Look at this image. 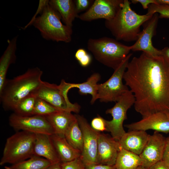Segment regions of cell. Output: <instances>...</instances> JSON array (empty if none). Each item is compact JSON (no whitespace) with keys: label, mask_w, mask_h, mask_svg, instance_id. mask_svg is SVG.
I'll list each match as a JSON object with an SVG mask.
<instances>
[{"label":"cell","mask_w":169,"mask_h":169,"mask_svg":"<svg viewBox=\"0 0 169 169\" xmlns=\"http://www.w3.org/2000/svg\"><path fill=\"white\" fill-rule=\"evenodd\" d=\"M123 79L134 96L135 110L142 117L169 113V65L161 55L143 52L133 57Z\"/></svg>","instance_id":"6da1fadb"},{"label":"cell","mask_w":169,"mask_h":169,"mask_svg":"<svg viewBox=\"0 0 169 169\" xmlns=\"http://www.w3.org/2000/svg\"><path fill=\"white\" fill-rule=\"evenodd\" d=\"M43 72L38 67L29 69L23 74L7 79L1 90L0 99L3 108L13 110L21 100L34 93L43 81Z\"/></svg>","instance_id":"7a4b0ae2"},{"label":"cell","mask_w":169,"mask_h":169,"mask_svg":"<svg viewBox=\"0 0 169 169\" xmlns=\"http://www.w3.org/2000/svg\"><path fill=\"white\" fill-rule=\"evenodd\" d=\"M131 4L129 0H124L114 17L105 21V27L118 41H136L141 26L153 15L138 14L131 9Z\"/></svg>","instance_id":"3957f363"},{"label":"cell","mask_w":169,"mask_h":169,"mask_svg":"<svg viewBox=\"0 0 169 169\" xmlns=\"http://www.w3.org/2000/svg\"><path fill=\"white\" fill-rule=\"evenodd\" d=\"M87 45L88 50L96 60L114 70L119 66L131 50V46L126 45L115 39L107 37L89 38Z\"/></svg>","instance_id":"277c9868"},{"label":"cell","mask_w":169,"mask_h":169,"mask_svg":"<svg viewBox=\"0 0 169 169\" xmlns=\"http://www.w3.org/2000/svg\"><path fill=\"white\" fill-rule=\"evenodd\" d=\"M32 25L40 32L42 38L56 42H70L72 38V27L63 24L58 12L49 3Z\"/></svg>","instance_id":"5b68a950"},{"label":"cell","mask_w":169,"mask_h":169,"mask_svg":"<svg viewBox=\"0 0 169 169\" xmlns=\"http://www.w3.org/2000/svg\"><path fill=\"white\" fill-rule=\"evenodd\" d=\"M36 138L34 133L22 131L7 138L0 165L14 164L33 156Z\"/></svg>","instance_id":"8992f818"},{"label":"cell","mask_w":169,"mask_h":169,"mask_svg":"<svg viewBox=\"0 0 169 169\" xmlns=\"http://www.w3.org/2000/svg\"><path fill=\"white\" fill-rule=\"evenodd\" d=\"M132 55L130 53L119 66L114 70L110 78L105 82L98 84L97 97L101 102L117 101L129 90L122 80L129 60Z\"/></svg>","instance_id":"52a82bcc"},{"label":"cell","mask_w":169,"mask_h":169,"mask_svg":"<svg viewBox=\"0 0 169 169\" xmlns=\"http://www.w3.org/2000/svg\"><path fill=\"white\" fill-rule=\"evenodd\" d=\"M135 101L133 94L129 90L122 96L113 107L106 111V114H110L112 117L111 120H105L107 131L110 132L112 137L117 141L126 133L123 123L127 119L128 110L134 105Z\"/></svg>","instance_id":"ba28073f"},{"label":"cell","mask_w":169,"mask_h":169,"mask_svg":"<svg viewBox=\"0 0 169 169\" xmlns=\"http://www.w3.org/2000/svg\"><path fill=\"white\" fill-rule=\"evenodd\" d=\"M34 94L59 110L76 113L80 111L79 105L71 103L68 97L63 94L59 85L43 81Z\"/></svg>","instance_id":"9c48e42d"},{"label":"cell","mask_w":169,"mask_h":169,"mask_svg":"<svg viewBox=\"0 0 169 169\" xmlns=\"http://www.w3.org/2000/svg\"><path fill=\"white\" fill-rule=\"evenodd\" d=\"M75 115L83 134V148L80 158L85 166L98 164V140L100 133L93 129L84 117L79 115Z\"/></svg>","instance_id":"30bf717a"},{"label":"cell","mask_w":169,"mask_h":169,"mask_svg":"<svg viewBox=\"0 0 169 169\" xmlns=\"http://www.w3.org/2000/svg\"><path fill=\"white\" fill-rule=\"evenodd\" d=\"M9 121L10 125L15 129L35 134L51 135L54 134L51 125L44 116H22L14 113L10 116Z\"/></svg>","instance_id":"8fae6325"},{"label":"cell","mask_w":169,"mask_h":169,"mask_svg":"<svg viewBox=\"0 0 169 169\" xmlns=\"http://www.w3.org/2000/svg\"><path fill=\"white\" fill-rule=\"evenodd\" d=\"M159 18L158 14H154L152 17L143 24V30L138 38L131 47L133 51H142L151 56L161 55V50L155 48L153 45L152 39L155 35Z\"/></svg>","instance_id":"7c38bea8"},{"label":"cell","mask_w":169,"mask_h":169,"mask_svg":"<svg viewBox=\"0 0 169 169\" xmlns=\"http://www.w3.org/2000/svg\"><path fill=\"white\" fill-rule=\"evenodd\" d=\"M124 0H95L90 8L79 15L80 20L90 22L99 19L109 20L113 18Z\"/></svg>","instance_id":"4fadbf2b"},{"label":"cell","mask_w":169,"mask_h":169,"mask_svg":"<svg viewBox=\"0 0 169 169\" xmlns=\"http://www.w3.org/2000/svg\"><path fill=\"white\" fill-rule=\"evenodd\" d=\"M166 144V138L158 132L155 131L150 135L148 141L141 153L139 155L141 166L148 168L162 160Z\"/></svg>","instance_id":"5bb4252c"},{"label":"cell","mask_w":169,"mask_h":169,"mask_svg":"<svg viewBox=\"0 0 169 169\" xmlns=\"http://www.w3.org/2000/svg\"><path fill=\"white\" fill-rule=\"evenodd\" d=\"M125 126L130 131H146L152 130L158 132H169V113L159 112L143 117L139 121L126 124Z\"/></svg>","instance_id":"9a60e30c"},{"label":"cell","mask_w":169,"mask_h":169,"mask_svg":"<svg viewBox=\"0 0 169 169\" xmlns=\"http://www.w3.org/2000/svg\"><path fill=\"white\" fill-rule=\"evenodd\" d=\"M121 148L118 141L107 134L100 133L98 140V164L114 165Z\"/></svg>","instance_id":"2e32d148"},{"label":"cell","mask_w":169,"mask_h":169,"mask_svg":"<svg viewBox=\"0 0 169 169\" xmlns=\"http://www.w3.org/2000/svg\"><path fill=\"white\" fill-rule=\"evenodd\" d=\"M149 136L145 131H130L126 132L118 141L122 148L139 155L146 144Z\"/></svg>","instance_id":"e0dca14e"},{"label":"cell","mask_w":169,"mask_h":169,"mask_svg":"<svg viewBox=\"0 0 169 169\" xmlns=\"http://www.w3.org/2000/svg\"><path fill=\"white\" fill-rule=\"evenodd\" d=\"M100 79V76L99 74L94 73L85 82L82 83H68L64 79H62L60 84L63 90L67 93L71 89L76 88L79 89V93L81 95H90L92 96L90 102L91 104H93L98 99L97 92L98 84L97 83Z\"/></svg>","instance_id":"ac0fdd59"},{"label":"cell","mask_w":169,"mask_h":169,"mask_svg":"<svg viewBox=\"0 0 169 169\" xmlns=\"http://www.w3.org/2000/svg\"><path fill=\"white\" fill-rule=\"evenodd\" d=\"M33 148V155L43 157L53 163L60 162L50 135L38 134Z\"/></svg>","instance_id":"d6986e66"},{"label":"cell","mask_w":169,"mask_h":169,"mask_svg":"<svg viewBox=\"0 0 169 169\" xmlns=\"http://www.w3.org/2000/svg\"><path fill=\"white\" fill-rule=\"evenodd\" d=\"M50 136L61 162L70 161L80 157L81 151L71 146L64 136L56 134Z\"/></svg>","instance_id":"ffe728a7"},{"label":"cell","mask_w":169,"mask_h":169,"mask_svg":"<svg viewBox=\"0 0 169 169\" xmlns=\"http://www.w3.org/2000/svg\"><path fill=\"white\" fill-rule=\"evenodd\" d=\"M52 126L54 134L64 136V135L77 118L71 112L59 110L45 116Z\"/></svg>","instance_id":"44dd1931"},{"label":"cell","mask_w":169,"mask_h":169,"mask_svg":"<svg viewBox=\"0 0 169 169\" xmlns=\"http://www.w3.org/2000/svg\"><path fill=\"white\" fill-rule=\"evenodd\" d=\"M49 4L59 13L64 24L72 27L73 21L79 16L74 1L50 0Z\"/></svg>","instance_id":"7402d4cb"},{"label":"cell","mask_w":169,"mask_h":169,"mask_svg":"<svg viewBox=\"0 0 169 169\" xmlns=\"http://www.w3.org/2000/svg\"><path fill=\"white\" fill-rule=\"evenodd\" d=\"M18 36L8 40V45L0 59V91L6 80V75L10 65L16 59V51Z\"/></svg>","instance_id":"603a6c76"},{"label":"cell","mask_w":169,"mask_h":169,"mask_svg":"<svg viewBox=\"0 0 169 169\" xmlns=\"http://www.w3.org/2000/svg\"><path fill=\"white\" fill-rule=\"evenodd\" d=\"M116 169H135L142 165L139 155L122 148L115 161Z\"/></svg>","instance_id":"cb8c5ba5"},{"label":"cell","mask_w":169,"mask_h":169,"mask_svg":"<svg viewBox=\"0 0 169 169\" xmlns=\"http://www.w3.org/2000/svg\"><path fill=\"white\" fill-rule=\"evenodd\" d=\"M64 137L74 148L82 152L83 148V134L77 119L67 130Z\"/></svg>","instance_id":"d4e9b609"},{"label":"cell","mask_w":169,"mask_h":169,"mask_svg":"<svg viewBox=\"0 0 169 169\" xmlns=\"http://www.w3.org/2000/svg\"><path fill=\"white\" fill-rule=\"evenodd\" d=\"M53 163L47 159L33 155L28 159L13 165V169H47Z\"/></svg>","instance_id":"484cf974"},{"label":"cell","mask_w":169,"mask_h":169,"mask_svg":"<svg viewBox=\"0 0 169 169\" xmlns=\"http://www.w3.org/2000/svg\"><path fill=\"white\" fill-rule=\"evenodd\" d=\"M37 98L36 96L33 93L22 99L13 109L14 113L22 116L34 115V108Z\"/></svg>","instance_id":"4316f807"},{"label":"cell","mask_w":169,"mask_h":169,"mask_svg":"<svg viewBox=\"0 0 169 169\" xmlns=\"http://www.w3.org/2000/svg\"><path fill=\"white\" fill-rule=\"evenodd\" d=\"M59 110L45 100L37 98L34 106V115L45 116Z\"/></svg>","instance_id":"83f0119b"},{"label":"cell","mask_w":169,"mask_h":169,"mask_svg":"<svg viewBox=\"0 0 169 169\" xmlns=\"http://www.w3.org/2000/svg\"><path fill=\"white\" fill-rule=\"evenodd\" d=\"M156 13L159 14L160 18H169V6L154 4L150 5L146 14L153 15Z\"/></svg>","instance_id":"f1b7e54d"},{"label":"cell","mask_w":169,"mask_h":169,"mask_svg":"<svg viewBox=\"0 0 169 169\" xmlns=\"http://www.w3.org/2000/svg\"><path fill=\"white\" fill-rule=\"evenodd\" d=\"M75 57L83 67L89 66L92 60L91 55L83 48L79 49L77 50L75 54Z\"/></svg>","instance_id":"f546056e"},{"label":"cell","mask_w":169,"mask_h":169,"mask_svg":"<svg viewBox=\"0 0 169 169\" xmlns=\"http://www.w3.org/2000/svg\"><path fill=\"white\" fill-rule=\"evenodd\" d=\"M91 126L94 130L99 132L107 131L105 120L99 115L92 120Z\"/></svg>","instance_id":"4dcf8cb0"},{"label":"cell","mask_w":169,"mask_h":169,"mask_svg":"<svg viewBox=\"0 0 169 169\" xmlns=\"http://www.w3.org/2000/svg\"><path fill=\"white\" fill-rule=\"evenodd\" d=\"M63 169H85L80 157L72 161L61 162Z\"/></svg>","instance_id":"1f68e13d"},{"label":"cell","mask_w":169,"mask_h":169,"mask_svg":"<svg viewBox=\"0 0 169 169\" xmlns=\"http://www.w3.org/2000/svg\"><path fill=\"white\" fill-rule=\"evenodd\" d=\"M49 0H39L38 7L35 14L29 23L24 27L23 29H25L29 26L32 25L35 18H37V15L38 13L40 14L42 13L46 6L49 3Z\"/></svg>","instance_id":"d6a6232c"},{"label":"cell","mask_w":169,"mask_h":169,"mask_svg":"<svg viewBox=\"0 0 169 169\" xmlns=\"http://www.w3.org/2000/svg\"><path fill=\"white\" fill-rule=\"evenodd\" d=\"M89 0H76L74 1L76 10L78 13L86 9L90 4Z\"/></svg>","instance_id":"836d02e7"},{"label":"cell","mask_w":169,"mask_h":169,"mask_svg":"<svg viewBox=\"0 0 169 169\" xmlns=\"http://www.w3.org/2000/svg\"><path fill=\"white\" fill-rule=\"evenodd\" d=\"M85 166V169H116L115 165H108L99 164H93Z\"/></svg>","instance_id":"e575fe53"},{"label":"cell","mask_w":169,"mask_h":169,"mask_svg":"<svg viewBox=\"0 0 169 169\" xmlns=\"http://www.w3.org/2000/svg\"><path fill=\"white\" fill-rule=\"evenodd\" d=\"M131 3L133 4L140 3L141 4L144 9L148 8L149 5L151 4H157L156 0H131Z\"/></svg>","instance_id":"d590c367"},{"label":"cell","mask_w":169,"mask_h":169,"mask_svg":"<svg viewBox=\"0 0 169 169\" xmlns=\"http://www.w3.org/2000/svg\"><path fill=\"white\" fill-rule=\"evenodd\" d=\"M162 160L169 166V136L166 138V144Z\"/></svg>","instance_id":"8d00e7d4"},{"label":"cell","mask_w":169,"mask_h":169,"mask_svg":"<svg viewBox=\"0 0 169 169\" xmlns=\"http://www.w3.org/2000/svg\"><path fill=\"white\" fill-rule=\"evenodd\" d=\"M148 169H169V166L164 161L161 160L152 165Z\"/></svg>","instance_id":"74e56055"},{"label":"cell","mask_w":169,"mask_h":169,"mask_svg":"<svg viewBox=\"0 0 169 169\" xmlns=\"http://www.w3.org/2000/svg\"><path fill=\"white\" fill-rule=\"evenodd\" d=\"M161 55L169 65V47H166L161 50Z\"/></svg>","instance_id":"f35d334b"},{"label":"cell","mask_w":169,"mask_h":169,"mask_svg":"<svg viewBox=\"0 0 169 169\" xmlns=\"http://www.w3.org/2000/svg\"><path fill=\"white\" fill-rule=\"evenodd\" d=\"M47 169H63L61 162H59L52 164Z\"/></svg>","instance_id":"ab89813d"},{"label":"cell","mask_w":169,"mask_h":169,"mask_svg":"<svg viewBox=\"0 0 169 169\" xmlns=\"http://www.w3.org/2000/svg\"><path fill=\"white\" fill-rule=\"evenodd\" d=\"M157 4L165 5L169 6V0H156Z\"/></svg>","instance_id":"60d3db41"},{"label":"cell","mask_w":169,"mask_h":169,"mask_svg":"<svg viewBox=\"0 0 169 169\" xmlns=\"http://www.w3.org/2000/svg\"><path fill=\"white\" fill-rule=\"evenodd\" d=\"M135 169H148V168H146L142 166H140Z\"/></svg>","instance_id":"b9f144b4"},{"label":"cell","mask_w":169,"mask_h":169,"mask_svg":"<svg viewBox=\"0 0 169 169\" xmlns=\"http://www.w3.org/2000/svg\"><path fill=\"white\" fill-rule=\"evenodd\" d=\"M4 168L5 169H13L11 167L5 166H4Z\"/></svg>","instance_id":"7bdbcfd3"}]
</instances>
